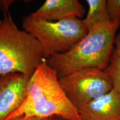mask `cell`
Instances as JSON below:
<instances>
[{"instance_id": "5", "label": "cell", "mask_w": 120, "mask_h": 120, "mask_svg": "<svg viewBox=\"0 0 120 120\" xmlns=\"http://www.w3.org/2000/svg\"><path fill=\"white\" fill-rule=\"evenodd\" d=\"M60 83L77 111L113 88L106 71L94 68L75 72L60 79Z\"/></svg>"}, {"instance_id": "13", "label": "cell", "mask_w": 120, "mask_h": 120, "mask_svg": "<svg viewBox=\"0 0 120 120\" xmlns=\"http://www.w3.org/2000/svg\"><path fill=\"white\" fill-rule=\"evenodd\" d=\"M45 118L36 117L19 116V117H17L13 118V119H12L11 120H45Z\"/></svg>"}, {"instance_id": "1", "label": "cell", "mask_w": 120, "mask_h": 120, "mask_svg": "<svg viewBox=\"0 0 120 120\" xmlns=\"http://www.w3.org/2000/svg\"><path fill=\"white\" fill-rule=\"evenodd\" d=\"M55 116L66 120H81L61 87L56 71L46 60L30 77L23 104L6 120L19 116L45 118Z\"/></svg>"}, {"instance_id": "7", "label": "cell", "mask_w": 120, "mask_h": 120, "mask_svg": "<svg viewBox=\"0 0 120 120\" xmlns=\"http://www.w3.org/2000/svg\"><path fill=\"white\" fill-rule=\"evenodd\" d=\"M81 120H120V92H109L79 109Z\"/></svg>"}, {"instance_id": "10", "label": "cell", "mask_w": 120, "mask_h": 120, "mask_svg": "<svg viewBox=\"0 0 120 120\" xmlns=\"http://www.w3.org/2000/svg\"><path fill=\"white\" fill-rule=\"evenodd\" d=\"M105 71L113 82V88L120 92V32L115 36L111 57Z\"/></svg>"}, {"instance_id": "12", "label": "cell", "mask_w": 120, "mask_h": 120, "mask_svg": "<svg viewBox=\"0 0 120 120\" xmlns=\"http://www.w3.org/2000/svg\"><path fill=\"white\" fill-rule=\"evenodd\" d=\"M13 1H10V0H2L0 1V10L4 13V15L9 14V7L10 5L12 4Z\"/></svg>"}, {"instance_id": "9", "label": "cell", "mask_w": 120, "mask_h": 120, "mask_svg": "<svg viewBox=\"0 0 120 120\" xmlns=\"http://www.w3.org/2000/svg\"><path fill=\"white\" fill-rule=\"evenodd\" d=\"M88 10L83 20L85 26L90 31L100 24L110 21L107 11L106 0H87Z\"/></svg>"}, {"instance_id": "2", "label": "cell", "mask_w": 120, "mask_h": 120, "mask_svg": "<svg viewBox=\"0 0 120 120\" xmlns=\"http://www.w3.org/2000/svg\"><path fill=\"white\" fill-rule=\"evenodd\" d=\"M120 26V21L97 25L67 52L49 56L48 64L56 71L59 79L83 69L105 70L110 61Z\"/></svg>"}, {"instance_id": "3", "label": "cell", "mask_w": 120, "mask_h": 120, "mask_svg": "<svg viewBox=\"0 0 120 120\" xmlns=\"http://www.w3.org/2000/svg\"><path fill=\"white\" fill-rule=\"evenodd\" d=\"M49 57L41 43L19 30L9 14L0 23V75L19 73L31 77Z\"/></svg>"}, {"instance_id": "15", "label": "cell", "mask_w": 120, "mask_h": 120, "mask_svg": "<svg viewBox=\"0 0 120 120\" xmlns=\"http://www.w3.org/2000/svg\"><path fill=\"white\" fill-rule=\"evenodd\" d=\"M1 21H2V20H1V19H0V23H1Z\"/></svg>"}, {"instance_id": "11", "label": "cell", "mask_w": 120, "mask_h": 120, "mask_svg": "<svg viewBox=\"0 0 120 120\" xmlns=\"http://www.w3.org/2000/svg\"><path fill=\"white\" fill-rule=\"evenodd\" d=\"M107 11L111 21H120V0H107Z\"/></svg>"}, {"instance_id": "4", "label": "cell", "mask_w": 120, "mask_h": 120, "mask_svg": "<svg viewBox=\"0 0 120 120\" xmlns=\"http://www.w3.org/2000/svg\"><path fill=\"white\" fill-rule=\"evenodd\" d=\"M22 26L41 43L49 57L67 52L88 32L83 20L77 18L49 21L30 15L22 18Z\"/></svg>"}, {"instance_id": "8", "label": "cell", "mask_w": 120, "mask_h": 120, "mask_svg": "<svg viewBox=\"0 0 120 120\" xmlns=\"http://www.w3.org/2000/svg\"><path fill=\"white\" fill-rule=\"evenodd\" d=\"M85 10L78 0H47L31 15L34 17L49 21L83 17Z\"/></svg>"}, {"instance_id": "6", "label": "cell", "mask_w": 120, "mask_h": 120, "mask_svg": "<svg viewBox=\"0 0 120 120\" xmlns=\"http://www.w3.org/2000/svg\"><path fill=\"white\" fill-rule=\"evenodd\" d=\"M30 79L19 73L0 75V120H6L23 104Z\"/></svg>"}, {"instance_id": "14", "label": "cell", "mask_w": 120, "mask_h": 120, "mask_svg": "<svg viewBox=\"0 0 120 120\" xmlns=\"http://www.w3.org/2000/svg\"><path fill=\"white\" fill-rule=\"evenodd\" d=\"M45 120H66L64 118L61 117L60 116H52V117H49L46 118H45Z\"/></svg>"}]
</instances>
